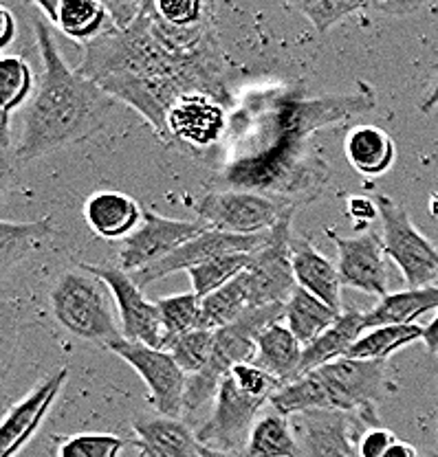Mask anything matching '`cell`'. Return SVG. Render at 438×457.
Here are the masks:
<instances>
[{
	"label": "cell",
	"mask_w": 438,
	"mask_h": 457,
	"mask_svg": "<svg viewBox=\"0 0 438 457\" xmlns=\"http://www.w3.org/2000/svg\"><path fill=\"white\" fill-rule=\"evenodd\" d=\"M373 86L352 93L308 97L302 86H280L249 95L230 114V152L214 183L225 189L269 194L299 207L322 194L331 168L316 135L324 128L375 111Z\"/></svg>",
	"instance_id": "6da1fadb"
},
{
	"label": "cell",
	"mask_w": 438,
	"mask_h": 457,
	"mask_svg": "<svg viewBox=\"0 0 438 457\" xmlns=\"http://www.w3.org/2000/svg\"><path fill=\"white\" fill-rule=\"evenodd\" d=\"M80 73L115 102L135 108L168 141V112L185 95H209L232 106L227 62L212 16L174 27L146 0L139 18L119 31L111 27L84 46Z\"/></svg>",
	"instance_id": "7a4b0ae2"
},
{
	"label": "cell",
	"mask_w": 438,
	"mask_h": 457,
	"mask_svg": "<svg viewBox=\"0 0 438 457\" xmlns=\"http://www.w3.org/2000/svg\"><path fill=\"white\" fill-rule=\"evenodd\" d=\"M33 36L42 57V78L22 119L13 156L16 168L93 137L102 130L104 119L115 104L97 84L66 64L45 16L33 18Z\"/></svg>",
	"instance_id": "3957f363"
},
{
	"label": "cell",
	"mask_w": 438,
	"mask_h": 457,
	"mask_svg": "<svg viewBox=\"0 0 438 457\" xmlns=\"http://www.w3.org/2000/svg\"><path fill=\"white\" fill-rule=\"evenodd\" d=\"M383 396L385 361L340 359L282 385L269 404L287 418L304 411H340L377 425V407Z\"/></svg>",
	"instance_id": "277c9868"
},
{
	"label": "cell",
	"mask_w": 438,
	"mask_h": 457,
	"mask_svg": "<svg viewBox=\"0 0 438 457\" xmlns=\"http://www.w3.org/2000/svg\"><path fill=\"white\" fill-rule=\"evenodd\" d=\"M51 317L64 332L93 345L108 347L123 339L119 312L108 286L82 266L55 278L49 290Z\"/></svg>",
	"instance_id": "5b68a950"
},
{
	"label": "cell",
	"mask_w": 438,
	"mask_h": 457,
	"mask_svg": "<svg viewBox=\"0 0 438 457\" xmlns=\"http://www.w3.org/2000/svg\"><path fill=\"white\" fill-rule=\"evenodd\" d=\"M284 306H263L251 308L240 319L230 326L214 332L212 354L207 365L198 374L190 376L188 389H185V411H197L207 400L216 396L221 380L230 374L236 365L254 363L256 341L258 335L269 328L271 323L282 321Z\"/></svg>",
	"instance_id": "8992f818"
},
{
	"label": "cell",
	"mask_w": 438,
	"mask_h": 457,
	"mask_svg": "<svg viewBox=\"0 0 438 457\" xmlns=\"http://www.w3.org/2000/svg\"><path fill=\"white\" fill-rule=\"evenodd\" d=\"M298 204L291 200L245 189H214L194 203L198 220L207 228L234 236H263L274 231Z\"/></svg>",
	"instance_id": "52a82bcc"
},
{
	"label": "cell",
	"mask_w": 438,
	"mask_h": 457,
	"mask_svg": "<svg viewBox=\"0 0 438 457\" xmlns=\"http://www.w3.org/2000/svg\"><path fill=\"white\" fill-rule=\"evenodd\" d=\"M383 225L385 255L399 266L409 288L438 286V251L436 246L418 231L409 213L397 200L385 194L375 196Z\"/></svg>",
	"instance_id": "ba28073f"
},
{
	"label": "cell",
	"mask_w": 438,
	"mask_h": 457,
	"mask_svg": "<svg viewBox=\"0 0 438 457\" xmlns=\"http://www.w3.org/2000/svg\"><path fill=\"white\" fill-rule=\"evenodd\" d=\"M266 403H269V398L247 392L245 387L236 383L234 376L227 374L218 385L212 413L197 428L198 442L205 449L234 455L245 453L251 428H254Z\"/></svg>",
	"instance_id": "9c48e42d"
},
{
	"label": "cell",
	"mask_w": 438,
	"mask_h": 457,
	"mask_svg": "<svg viewBox=\"0 0 438 457\" xmlns=\"http://www.w3.org/2000/svg\"><path fill=\"white\" fill-rule=\"evenodd\" d=\"M84 270L93 273L102 279L111 290L113 299L119 312L122 323V335L126 341L146 343V345L165 350L170 343V335L165 330L164 321L156 303L147 302L141 286L132 279L131 273L122 270L119 266L106 264H80Z\"/></svg>",
	"instance_id": "30bf717a"
},
{
	"label": "cell",
	"mask_w": 438,
	"mask_h": 457,
	"mask_svg": "<svg viewBox=\"0 0 438 457\" xmlns=\"http://www.w3.org/2000/svg\"><path fill=\"white\" fill-rule=\"evenodd\" d=\"M108 352L117 354L144 378L150 392V403L155 404L159 416L181 418V413L185 411L188 374L179 368L170 352L126 339L113 343Z\"/></svg>",
	"instance_id": "8fae6325"
},
{
	"label": "cell",
	"mask_w": 438,
	"mask_h": 457,
	"mask_svg": "<svg viewBox=\"0 0 438 457\" xmlns=\"http://www.w3.org/2000/svg\"><path fill=\"white\" fill-rule=\"evenodd\" d=\"M201 220H174L144 209V222L122 242L119 249V269L126 273H139L152 264L170 257L181 246L188 245L205 231Z\"/></svg>",
	"instance_id": "7c38bea8"
},
{
	"label": "cell",
	"mask_w": 438,
	"mask_h": 457,
	"mask_svg": "<svg viewBox=\"0 0 438 457\" xmlns=\"http://www.w3.org/2000/svg\"><path fill=\"white\" fill-rule=\"evenodd\" d=\"M291 220L293 213L271 231L269 242L258 253H254V262L247 269L254 308L278 306V303L284 306L298 290L291 264Z\"/></svg>",
	"instance_id": "4fadbf2b"
},
{
	"label": "cell",
	"mask_w": 438,
	"mask_h": 457,
	"mask_svg": "<svg viewBox=\"0 0 438 457\" xmlns=\"http://www.w3.org/2000/svg\"><path fill=\"white\" fill-rule=\"evenodd\" d=\"M291 422L299 457H359V437L370 425L361 416L340 411H304Z\"/></svg>",
	"instance_id": "5bb4252c"
},
{
	"label": "cell",
	"mask_w": 438,
	"mask_h": 457,
	"mask_svg": "<svg viewBox=\"0 0 438 457\" xmlns=\"http://www.w3.org/2000/svg\"><path fill=\"white\" fill-rule=\"evenodd\" d=\"M271 231L263 236H234V233L216 231V228H205L201 236L190 240L188 245L181 246L173 255L161 260L159 264H152L147 269L132 273V279L144 288V286L159 282V279L168 278L176 270H185L188 273L194 266L205 264L209 260H216L223 255H236V253H258L260 249L269 242Z\"/></svg>",
	"instance_id": "9a60e30c"
},
{
	"label": "cell",
	"mask_w": 438,
	"mask_h": 457,
	"mask_svg": "<svg viewBox=\"0 0 438 457\" xmlns=\"http://www.w3.org/2000/svg\"><path fill=\"white\" fill-rule=\"evenodd\" d=\"M326 236L337 246V270L341 284L349 288L361 290L373 297L388 295V255L383 240L377 233H364L359 237H341L333 228H326Z\"/></svg>",
	"instance_id": "2e32d148"
},
{
	"label": "cell",
	"mask_w": 438,
	"mask_h": 457,
	"mask_svg": "<svg viewBox=\"0 0 438 457\" xmlns=\"http://www.w3.org/2000/svg\"><path fill=\"white\" fill-rule=\"evenodd\" d=\"M66 380H69V370H55L4 413L3 428H0V457H16L29 445L64 389Z\"/></svg>",
	"instance_id": "e0dca14e"
},
{
	"label": "cell",
	"mask_w": 438,
	"mask_h": 457,
	"mask_svg": "<svg viewBox=\"0 0 438 457\" xmlns=\"http://www.w3.org/2000/svg\"><path fill=\"white\" fill-rule=\"evenodd\" d=\"M230 111L209 95H185L168 112V141L205 150L227 137Z\"/></svg>",
	"instance_id": "ac0fdd59"
},
{
	"label": "cell",
	"mask_w": 438,
	"mask_h": 457,
	"mask_svg": "<svg viewBox=\"0 0 438 457\" xmlns=\"http://www.w3.org/2000/svg\"><path fill=\"white\" fill-rule=\"evenodd\" d=\"M84 220L95 236L123 242L144 222V209L123 192H95L84 204Z\"/></svg>",
	"instance_id": "d6986e66"
},
{
	"label": "cell",
	"mask_w": 438,
	"mask_h": 457,
	"mask_svg": "<svg viewBox=\"0 0 438 457\" xmlns=\"http://www.w3.org/2000/svg\"><path fill=\"white\" fill-rule=\"evenodd\" d=\"M33 7L82 46L95 42L111 29L106 4L97 0H36Z\"/></svg>",
	"instance_id": "ffe728a7"
},
{
	"label": "cell",
	"mask_w": 438,
	"mask_h": 457,
	"mask_svg": "<svg viewBox=\"0 0 438 457\" xmlns=\"http://www.w3.org/2000/svg\"><path fill=\"white\" fill-rule=\"evenodd\" d=\"M291 264L298 288L322 299L333 311L341 312V278L337 266L322 255L307 237L291 240Z\"/></svg>",
	"instance_id": "44dd1931"
},
{
	"label": "cell",
	"mask_w": 438,
	"mask_h": 457,
	"mask_svg": "<svg viewBox=\"0 0 438 457\" xmlns=\"http://www.w3.org/2000/svg\"><path fill=\"white\" fill-rule=\"evenodd\" d=\"M302 354L304 345L298 341V337L289 330L287 323L275 321L258 335L254 365H258V368H263L266 374L274 376L275 380L287 385L293 383L295 378H299Z\"/></svg>",
	"instance_id": "7402d4cb"
},
{
	"label": "cell",
	"mask_w": 438,
	"mask_h": 457,
	"mask_svg": "<svg viewBox=\"0 0 438 457\" xmlns=\"http://www.w3.org/2000/svg\"><path fill=\"white\" fill-rule=\"evenodd\" d=\"M436 308L438 286L388 293L385 297L377 299L370 311L364 312V328L373 330V328L383 326H414L418 317L436 311Z\"/></svg>",
	"instance_id": "603a6c76"
},
{
	"label": "cell",
	"mask_w": 438,
	"mask_h": 457,
	"mask_svg": "<svg viewBox=\"0 0 438 457\" xmlns=\"http://www.w3.org/2000/svg\"><path fill=\"white\" fill-rule=\"evenodd\" d=\"M366 332L364 328V312L361 311H346L341 312V317L328 328L326 332H322L316 341L307 343L304 345L302 354V370L299 376L307 374V371L322 368V365L333 363V361H340L349 354V350L355 345L357 339Z\"/></svg>",
	"instance_id": "cb8c5ba5"
},
{
	"label": "cell",
	"mask_w": 438,
	"mask_h": 457,
	"mask_svg": "<svg viewBox=\"0 0 438 457\" xmlns=\"http://www.w3.org/2000/svg\"><path fill=\"white\" fill-rule=\"evenodd\" d=\"M132 431H135V440L155 446L164 453L179 457H203V445L198 442L197 431H192L179 418H165L159 416V413L146 416V413H141L132 420Z\"/></svg>",
	"instance_id": "d4e9b609"
},
{
	"label": "cell",
	"mask_w": 438,
	"mask_h": 457,
	"mask_svg": "<svg viewBox=\"0 0 438 457\" xmlns=\"http://www.w3.org/2000/svg\"><path fill=\"white\" fill-rule=\"evenodd\" d=\"M346 159L359 174L377 179L385 174L394 163L397 147L392 137L377 126H357L352 128L344 141Z\"/></svg>",
	"instance_id": "484cf974"
},
{
	"label": "cell",
	"mask_w": 438,
	"mask_h": 457,
	"mask_svg": "<svg viewBox=\"0 0 438 457\" xmlns=\"http://www.w3.org/2000/svg\"><path fill=\"white\" fill-rule=\"evenodd\" d=\"M54 233L55 220L51 216L31 222H0V269H3V275H7L33 251L40 249L42 242L49 240Z\"/></svg>",
	"instance_id": "4316f807"
},
{
	"label": "cell",
	"mask_w": 438,
	"mask_h": 457,
	"mask_svg": "<svg viewBox=\"0 0 438 457\" xmlns=\"http://www.w3.org/2000/svg\"><path fill=\"white\" fill-rule=\"evenodd\" d=\"M340 317L341 312L333 311L328 303L313 297L311 293H307L302 288L295 290L291 299L284 303V323H287L289 330L298 337V341L302 345L316 341Z\"/></svg>",
	"instance_id": "83f0119b"
},
{
	"label": "cell",
	"mask_w": 438,
	"mask_h": 457,
	"mask_svg": "<svg viewBox=\"0 0 438 457\" xmlns=\"http://www.w3.org/2000/svg\"><path fill=\"white\" fill-rule=\"evenodd\" d=\"M245 457H299V442L291 418L275 409L263 413L251 428Z\"/></svg>",
	"instance_id": "f1b7e54d"
},
{
	"label": "cell",
	"mask_w": 438,
	"mask_h": 457,
	"mask_svg": "<svg viewBox=\"0 0 438 457\" xmlns=\"http://www.w3.org/2000/svg\"><path fill=\"white\" fill-rule=\"evenodd\" d=\"M251 290L249 279H247V270L238 275L234 282H230L216 293L207 295L203 299L201 306V328L203 330H221V328L230 326L238 321L245 312L251 311Z\"/></svg>",
	"instance_id": "f546056e"
},
{
	"label": "cell",
	"mask_w": 438,
	"mask_h": 457,
	"mask_svg": "<svg viewBox=\"0 0 438 457\" xmlns=\"http://www.w3.org/2000/svg\"><path fill=\"white\" fill-rule=\"evenodd\" d=\"M0 86H3V104H0V126H3V147L7 150L12 141V112L18 111L29 99L33 90V71L21 55H4L0 60Z\"/></svg>",
	"instance_id": "4dcf8cb0"
},
{
	"label": "cell",
	"mask_w": 438,
	"mask_h": 457,
	"mask_svg": "<svg viewBox=\"0 0 438 457\" xmlns=\"http://www.w3.org/2000/svg\"><path fill=\"white\" fill-rule=\"evenodd\" d=\"M423 341V326H383L366 330L344 359L388 361L394 352Z\"/></svg>",
	"instance_id": "1f68e13d"
},
{
	"label": "cell",
	"mask_w": 438,
	"mask_h": 457,
	"mask_svg": "<svg viewBox=\"0 0 438 457\" xmlns=\"http://www.w3.org/2000/svg\"><path fill=\"white\" fill-rule=\"evenodd\" d=\"M251 262H254V253H236L216 257V260L194 266V269L188 270L190 282H192V293L205 299L207 295L223 288V286L234 282L238 275H242L249 269Z\"/></svg>",
	"instance_id": "d6a6232c"
},
{
	"label": "cell",
	"mask_w": 438,
	"mask_h": 457,
	"mask_svg": "<svg viewBox=\"0 0 438 457\" xmlns=\"http://www.w3.org/2000/svg\"><path fill=\"white\" fill-rule=\"evenodd\" d=\"M201 306L203 299L197 293H192V290L190 293L173 295V297H164L156 302L161 321H164L170 339L201 328Z\"/></svg>",
	"instance_id": "836d02e7"
},
{
	"label": "cell",
	"mask_w": 438,
	"mask_h": 457,
	"mask_svg": "<svg viewBox=\"0 0 438 457\" xmlns=\"http://www.w3.org/2000/svg\"><path fill=\"white\" fill-rule=\"evenodd\" d=\"M212 343H214V332L197 328L192 332H185V335L173 337L165 347V352L174 356V361L179 363V368L190 376L198 374L205 365H207L209 354H212Z\"/></svg>",
	"instance_id": "e575fe53"
},
{
	"label": "cell",
	"mask_w": 438,
	"mask_h": 457,
	"mask_svg": "<svg viewBox=\"0 0 438 457\" xmlns=\"http://www.w3.org/2000/svg\"><path fill=\"white\" fill-rule=\"evenodd\" d=\"M295 9L311 22L320 36H326L333 27L344 22L352 13H359L370 9V3L359 0H311V3H295Z\"/></svg>",
	"instance_id": "d590c367"
},
{
	"label": "cell",
	"mask_w": 438,
	"mask_h": 457,
	"mask_svg": "<svg viewBox=\"0 0 438 457\" xmlns=\"http://www.w3.org/2000/svg\"><path fill=\"white\" fill-rule=\"evenodd\" d=\"M126 442L113 433H75L60 437L55 457H119Z\"/></svg>",
	"instance_id": "8d00e7d4"
},
{
	"label": "cell",
	"mask_w": 438,
	"mask_h": 457,
	"mask_svg": "<svg viewBox=\"0 0 438 457\" xmlns=\"http://www.w3.org/2000/svg\"><path fill=\"white\" fill-rule=\"evenodd\" d=\"M155 9L165 22L174 27L198 25L212 12V7L201 0H155Z\"/></svg>",
	"instance_id": "74e56055"
},
{
	"label": "cell",
	"mask_w": 438,
	"mask_h": 457,
	"mask_svg": "<svg viewBox=\"0 0 438 457\" xmlns=\"http://www.w3.org/2000/svg\"><path fill=\"white\" fill-rule=\"evenodd\" d=\"M394 442H397V436L390 428L368 427L359 437V457H385Z\"/></svg>",
	"instance_id": "f35d334b"
},
{
	"label": "cell",
	"mask_w": 438,
	"mask_h": 457,
	"mask_svg": "<svg viewBox=\"0 0 438 457\" xmlns=\"http://www.w3.org/2000/svg\"><path fill=\"white\" fill-rule=\"evenodd\" d=\"M144 3L141 0H106L104 4H106L108 18H111V27L119 29V31L131 27L139 18Z\"/></svg>",
	"instance_id": "ab89813d"
},
{
	"label": "cell",
	"mask_w": 438,
	"mask_h": 457,
	"mask_svg": "<svg viewBox=\"0 0 438 457\" xmlns=\"http://www.w3.org/2000/svg\"><path fill=\"white\" fill-rule=\"evenodd\" d=\"M349 216L352 218V220L359 222V225L370 222L373 218L379 216L377 200L368 198V196H352L349 200Z\"/></svg>",
	"instance_id": "60d3db41"
},
{
	"label": "cell",
	"mask_w": 438,
	"mask_h": 457,
	"mask_svg": "<svg viewBox=\"0 0 438 457\" xmlns=\"http://www.w3.org/2000/svg\"><path fill=\"white\" fill-rule=\"evenodd\" d=\"M16 16H13L4 4H0V49H7V46L16 40Z\"/></svg>",
	"instance_id": "b9f144b4"
},
{
	"label": "cell",
	"mask_w": 438,
	"mask_h": 457,
	"mask_svg": "<svg viewBox=\"0 0 438 457\" xmlns=\"http://www.w3.org/2000/svg\"><path fill=\"white\" fill-rule=\"evenodd\" d=\"M370 9H379L385 13H408L421 9V3H370Z\"/></svg>",
	"instance_id": "7bdbcfd3"
},
{
	"label": "cell",
	"mask_w": 438,
	"mask_h": 457,
	"mask_svg": "<svg viewBox=\"0 0 438 457\" xmlns=\"http://www.w3.org/2000/svg\"><path fill=\"white\" fill-rule=\"evenodd\" d=\"M423 343L432 354H438V317L423 328Z\"/></svg>",
	"instance_id": "ee69618b"
},
{
	"label": "cell",
	"mask_w": 438,
	"mask_h": 457,
	"mask_svg": "<svg viewBox=\"0 0 438 457\" xmlns=\"http://www.w3.org/2000/svg\"><path fill=\"white\" fill-rule=\"evenodd\" d=\"M434 108H438V73H436V79L434 84H432V88L427 90L425 99L421 102V112H432Z\"/></svg>",
	"instance_id": "f6af8a7d"
},
{
	"label": "cell",
	"mask_w": 438,
	"mask_h": 457,
	"mask_svg": "<svg viewBox=\"0 0 438 457\" xmlns=\"http://www.w3.org/2000/svg\"><path fill=\"white\" fill-rule=\"evenodd\" d=\"M132 445H135L137 457H179L173 453H164V451L155 449V446H150V445H144V442H139V440H135Z\"/></svg>",
	"instance_id": "bcb514c9"
},
{
	"label": "cell",
	"mask_w": 438,
	"mask_h": 457,
	"mask_svg": "<svg viewBox=\"0 0 438 457\" xmlns=\"http://www.w3.org/2000/svg\"><path fill=\"white\" fill-rule=\"evenodd\" d=\"M203 457H240V455L223 453V451H212V449H205V446H203Z\"/></svg>",
	"instance_id": "7dc6e473"
}]
</instances>
